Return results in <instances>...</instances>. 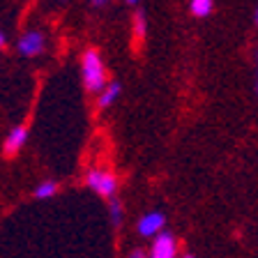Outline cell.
<instances>
[{"mask_svg":"<svg viewBox=\"0 0 258 258\" xmlns=\"http://www.w3.org/2000/svg\"><path fill=\"white\" fill-rule=\"evenodd\" d=\"M83 83L90 92H99L106 86V70L97 48H88L83 55Z\"/></svg>","mask_w":258,"mask_h":258,"instance_id":"1","label":"cell"},{"mask_svg":"<svg viewBox=\"0 0 258 258\" xmlns=\"http://www.w3.org/2000/svg\"><path fill=\"white\" fill-rule=\"evenodd\" d=\"M46 48V35L42 30H28L23 32V37L16 44V51L23 55V58H37L44 53Z\"/></svg>","mask_w":258,"mask_h":258,"instance_id":"2","label":"cell"},{"mask_svg":"<svg viewBox=\"0 0 258 258\" xmlns=\"http://www.w3.org/2000/svg\"><path fill=\"white\" fill-rule=\"evenodd\" d=\"M86 182L90 189H95L99 196H113L115 189H118V177L113 173H106V171H90L86 177Z\"/></svg>","mask_w":258,"mask_h":258,"instance_id":"3","label":"cell"},{"mask_svg":"<svg viewBox=\"0 0 258 258\" xmlns=\"http://www.w3.org/2000/svg\"><path fill=\"white\" fill-rule=\"evenodd\" d=\"M177 256V242L171 233L159 231L152 242V258H175Z\"/></svg>","mask_w":258,"mask_h":258,"instance_id":"4","label":"cell"},{"mask_svg":"<svg viewBox=\"0 0 258 258\" xmlns=\"http://www.w3.org/2000/svg\"><path fill=\"white\" fill-rule=\"evenodd\" d=\"M26 141H28V129L23 127V124H16L10 134H7L5 143H3V152H5V157L19 155V150H23Z\"/></svg>","mask_w":258,"mask_h":258,"instance_id":"5","label":"cell"},{"mask_svg":"<svg viewBox=\"0 0 258 258\" xmlns=\"http://www.w3.org/2000/svg\"><path fill=\"white\" fill-rule=\"evenodd\" d=\"M164 224H166V217L161 215V212H148V215L141 217L136 228H139V233L143 237H155L164 228Z\"/></svg>","mask_w":258,"mask_h":258,"instance_id":"6","label":"cell"},{"mask_svg":"<svg viewBox=\"0 0 258 258\" xmlns=\"http://www.w3.org/2000/svg\"><path fill=\"white\" fill-rule=\"evenodd\" d=\"M120 95V83H108V86H104L102 90H99V97H97V104H99V108H108L115 99H118Z\"/></svg>","mask_w":258,"mask_h":258,"instance_id":"7","label":"cell"},{"mask_svg":"<svg viewBox=\"0 0 258 258\" xmlns=\"http://www.w3.org/2000/svg\"><path fill=\"white\" fill-rule=\"evenodd\" d=\"M145 32H148L145 14H143V12H136V14H134V23H132V37H134L136 44H141L145 39Z\"/></svg>","mask_w":258,"mask_h":258,"instance_id":"8","label":"cell"},{"mask_svg":"<svg viewBox=\"0 0 258 258\" xmlns=\"http://www.w3.org/2000/svg\"><path fill=\"white\" fill-rule=\"evenodd\" d=\"M189 10H191L194 16H208L212 12V0H191L189 3Z\"/></svg>","mask_w":258,"mask_h":258,"instance_id":"9","label":"cell"},{"mask_svg":"<svg viewBox=\"0 0 258 258\" xmlns=\"http://www.w3.org/2000/svg\"><path fill=\"white\" fill-rule=\"evenodd\" d=\"M58 191V184L53 182V180H46V182H42L37 189H35V199H51L53 194Z\"/></svg>","mask_w":258,"mask_h":258,"instance_id":"10","label":"cell"},{"mask_svg":"<svg viewBox=\"0 0 258 258\" xmlns=\"http://www.w3.org/2000/svg\"><path fill=\"white\" fill-rule=\"evenodd\" d=\"M111 221L115 226H120V221H122V205H120L118 201H113L111 203Z\"/></svg>","mask_w":258,"mask_h":258,"instance_id":"11","label":"cell"},{"mask_svg":"<svg viewBox=\"0 0 258 258\" xmlns=\"http://www.w3.org/2000/svg\"><path fill=\"white\" fill-rule=\"evenodd\" d=\"M129 258H145V253L141 251V249H134V251L129 253Z\"/></svg>","mask_w":258,"mask_h":258,"instance_id":"12","label":"cell"},{"mask_svg":"<svg viewBox=\"0 0 258 258\" xmlns=\"http://www.w3.org/2000/svg\"><path fill=\"white\" fill-rule=\"evenodd\" d=\"M5 42H7V39H5V35L0 32V48H5Z\"/></svg>","mask_w":258,"mask_h":258,"instance_id":"13","label":"cell"},{"mask_svg":"<svg viewBox=\"0 0 258 258\" xmlns=\"http://www.w3.org/2000/svg\"><path fill=\"white\" fill-rule=\"evenodd\" d=\"M124 3H129V5H136V3H139V0H124Z\"/></svg>","mask_w":258,"mask_h":258,"instance_id":"14","label":"cell"},{"mask_svg":"<svg viewBox=\"0 0 258 258\" xmlns=\"http://www.w3.org/2000/svg\"><path fill=\"white\" fill-rule=\"evenodd\" d=\"M92 3H95V5H102V3H104V0H92Z\"/></svg>","mask_w":258,"mask_h":258,"instance_id":"15","label":"cell"},{"mask_svg":"<svg viewBox=\"0 0 258 258\" xmlns=\"http://www.w3.org/2000/svg\"><path fill=\"white\" fill-rule=\"evenodd\" d=\"M184 258H194V256H184Z\"/></svg>","mask_w":258,"mask_h":258,"instance_id":"16","label":"cell"},{"mask_svg":"<svg viewBox=\"0 0 258 258\" xmlns=\"http://www.w3.org/2000/svg\"><path fill=\"white\" fill-rule=\"evenodd\" d=\"M256 19H258V14H256Z\"/></svg>","mask_w":258,"mask_h":258,"instance_id":"17","label":"cell"}]
</instances>
